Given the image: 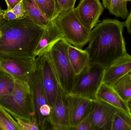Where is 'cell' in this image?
Here are the masks:
<instances>
[{
  "instance_id": "1",
  "label": "cell",
  "mask_w": 131,
  "mask_h": 130,
  "mask_svg": "<svg viewBox=\"0 0 131 130\" xmlns=\"http://www.w3.org/2000/svg\"><path fill=\"white\" fill-rule=\"evenodd\" d=\"M45 28L28 17L10 21L0 17V60L36 56Z\"/></svg>"
},
{
  "instance_id": "2",
  "label": "cell",
  "mask_w": 131,
  "mask_h": 130,
  "mask_svg": "<svg viewBox=\"0 0 131 130\" xmlns=\"http://www.w3.org/2000/svg\"><path fill=\"white\" fill-rule=\"evenodd\" d=\"M124 23L105 19L92 30L85 50L89 55V64L97 63L105 68L127 53L123 35Z\"/></svg>"
},
{
  "instance_id": "3",
  "label": "cell",
  "mask_w": 131,
  "mask_h": 130,
  "mask_svg": "<svg viewBox=\"0 0 131 130\" xmlns=\"http://www.w3.org/2000/svg\"><path fill=\"white\" fill-rule=\"evenodd\" d=\"M0 105L13 117L29 121L35 119L31 90L27 82L15 79L14 90L0 101Z\"/></svg>"
},
{
  "instance_id": "4",
  "label": "cell",
  "mask_w": 131,
  "mask_h": 130,
  "mask_svg": "<svg viewBox=\"0 0 131 130\" xmlns=\"http://www.w3.org/2000/svg\"><path fill=\"white\" fill-rule=\"evenodd\" d=\"M69 44L64 39H60L55 42L49 50L60 86L66 94L71 92L76 76L69 59Z\"/></svg>"
},
{
  "instance_id": "5",
  "label": "cell",
  "mask_w": 131,
  "mask_h": 130,
  "mask_svg": "<svg viewBox=\"0 0 131 130\" xmlns=\"http://www.w3.org/2000/svg\"><path fill=\"white\" fill-rule=\"evenodd\" d=\"M105 69L99 64H89L76 76L71 94L97 100L98 92L103 83Z\"/></svg>"
},
{
  "instance_id": "6",
  "label": "cell",
  "mask_w": 131,
  "mask_h": 130,
  "mask_svg": "<svg viewBox=\"0 0 131 130\" xmlns=\"http://www.w3.org/2000/svg\"><path fill=\"white\" fill-rule=\"evenodd\" d=\"M54 19L63 34V39L70 44L82 49L89 42L91 30L82 23L74 8L61 12Z\"/></svg>"
},
{
  "instance_id": "7",
  "label": "cell",
  "mask_w": 131,
  "mask_h": 130,
  "mask_svg": "<svg viewBox=\"0 0 131 130\" xmlns=\"http://www.w3.org/2000/svg\"><path fill=\"white\" fill-rule=\"evenodd\" d=\"M31 94L35 117L40 130L47 129L52 108L42 85L40 71L37 61L35 69L29 83Z\"/></svg>"
},
{
  "instance_id": "8",
  "label": "cell",
  "mask_w": 131,
  "mask_h": 130,
  "mask_svg": "<svg viewBox=\"0 0 131 130\" xmlns=\"http://www.w3.org/2000/svg\"><path fill=\"white\" fill-rule=\"evenodd\" d=\"M37 57L40 68L42 85L48 103L52 108L60 86L58 78L49 51Z\"/></svg>"
},
{
  "instance_id": "9",
  "label": "cell",
  "mask_w": 131,
  "mask_h": 130,
  "mask_svg": "<svg viewBox=\"0 0 131 130\" xmlns=\"http://www.w3.org/2000/svg\"><path fill=\"white\" fill-rule=\"evenodd\" d=\"M37 57L0 60V68L15 79L28 83L35 69Z\"/></svg>"
},
{
  "instance_id": "10",
  "label": "cell",
  "mask_w": 131,
  "mask_h": 130,
  "mask_svg": "<svg viewBox=\"0 0 131 130\" xmlns=\"http://www.w3.org/2000/svg\"><path fill=\"white\" fill-rule=\"evenodd\" d=\"M117 110L103 101H94L89 115L93 130H112V121Z\"/></svg>"
},
{
  "instance_id": "11",
  "label": "cell",
  "mask_w": 131,
  "mask_h": 130,
  "mask_svg": "<svg viewBox=\"0 0 131 130\" xmlns=\"http://www.w3.org/2000/svg\"><path fill=\"white\" fill-rule=\"evenodd\" d=\"M66 94L60 85L57 95L49 117V123L52 129L71 130L69 124Z\"/></svg>"
},
{
  "instance_id": "12",
  "label": "cell",
  "mask_w": 131,
  "mask_h": 130,
  "mask_svg": "<svg viewBox=\"0 0 131 130\" xmlns=\"http://www.w3.org/2000/svg\"><path fill=\"white\" fill-rule=\"evenodd\" d=\"M69 124L71 130L89 115L94 101L84 97L66 94Z\"/></svg>"
},
{
  "instance_id": "13",
  "label": "cell",
  "mask_w": 131,
  "mask_h": 130,
  "mask_svg": "<svg viewBox=\"0 0 131 130\" xmlns=\"http://www.w3.org/2000/svg\"><path fill=\"white\" fill-rule=\"evenodd\" d=\"M104 7L100 0H81L74 8L76 16L85 27L90 30L97 25Z\"/></svg>"
},
{
  "instance_id": "14",
  "label": "cell",
  "mask_w": 131,
  "mask_h": 130,
  "mask_svg": "<svg viewBox=\"0 0 131 130\" xmlns=\"http://www.w3.org/2000/svg\"><path fill=\"white\" fill-rule=\"evenodd\" d=\"M131 70V55L127 53L105 69L103 82L113 86L119 79L128 74Z\"/></svg>"
},
{
  "instance_id": "15",
  "label": "cell",
  "mask_w": 131,
  "mask_h": 130,
  "mask_svg": "<svg viewBox=\"0 0 131 130\" xmlns=\"http://www.w3.org/2000/svg\"><path fill=\"white\" fill-rule=\"evenodd\" d=\"M63 34L56 23L55 19L51 20L45 28L34 55L37 57L48 52L55 42L63 39Z\"/></svg>"
},
{
  "instance_id": "16",
  "label": "cell",
  "mask_w": 131,
  "mask_h": 130,
  "mask_svg": "<svg viewBox=\"0 0 131 130\" xmlns=\"http://www.w3.org/2000/svg\"><path fill=\"white\" fill-rule=\"evenodd\" d=\"M98 100L103 101L118 110L131 111L128 103L125 101L112 86L103 82L97 94Z\"/></svg>"
},
{
  "instance_id": "17",
  "label": "cell",
  "mask_w": 131,
  "mask_h": 130,
  "mask_svg": "<svg viewBox=\"0 0 131 130\" xmlns=\"http://www.w3.org/2000/svg\"><path fill=\"white\" fill-rule=\"evenodd\" d=\"M68 55L71 65L75 75L80 74L89 64V55L86 50L69 44Z\"/></svg>"
},
{
  "instance_id": "18",
  "label": "cell",
  "mask_w": 131,
  "mask_h": 130,
  "mask_svg": "<svg viewBox=\"0 0 131 130\" xmlns=\"http://www.w3.org/2000/svg\"><path fill=\"white\" fill-rule=\"evenodd\" d=\"M28 17L35 23L45 28L50 20L41 11L34 0H22Z\"/></svg>"
},
{
  "instance_id": "19",
  "label": "cell",
  "mask_w": 131,
  "mask_h": 130,
  "mask_svg": "<svg viewBox=\"0 0 131 130\" xmlns=\"http://www.w3.org/2000/svg\"><path fill=\"white\" fill-rule=\"evenodd\" d=\"M112 130H131V111L118 109L112 121Z\"/></svg>"
},
{
  "instance_id": "20",
  "label": "cell",
  "mask_w": 131,
  "mask_h": 130,
  "mask_svg": "<svg viewBox=\"0 0 131 130\" xmlns=\"http://www.w3.org/2000/svg\"><path fill=\"white\" fill-rule=\"evenodd\" d=\"M112 87L122 98L128 103L131 99V80L129 73L119 79Z\"/></svg>"
},
{
  "instance_id": "21",
  "label": "cell",
  "mask_w": 131,
  "mask_h": 130,
  "mask_svg": "<svg viewBox=\"0 0 131 130\" xmlns=\"http://www.w3.org/2000/svg\"><path fill=\"white\" fill-rule=\"evenodd\" d=\"M15 79L0 68V101L14 90Z\"/></svg>"
},
{
  "instance_id": "22",
  "label": "cell",
  "mask_w": 131,
  "mask_h": 130,
  "mask_svg": "<svg viewBox=\"0 0 131 130\" xmlns=\"http://www.w3.org/2000/svg\"><path fill=\"white\" fill-rule=\"evenodd\" d=\"M10 114L0 105V127L3 130H21Z\"/></svg>"
},
{
  "instance_id": "23",
  "label": "cell",
  "mask_w": 131,
  "mask_h": 130,
  "mask_svg": "<svg viewBox=\"0 0 131 130\" xmlns=\"http://www.w3.org/2000/svg\"><path fill=\"white\" fill-rule=\"evenodd\" d=\"M34 1L50 20L55 19L58 16L55 0H34Z\"/></svg>"
},
{
  "instance_id": "24",
  "label": "cell",
  "mask_w": 131,
  "mask_h": 130,
  "mask_svg": "<svg viewBox=\"0 0 131 130\" xmlns=\"http://www.w3.org/2000/svg\"><path fill=\"white\" fill-rule=\"evenodd\" d=\"M127 2L125 0H111L108 9L110 13L115 17L125 19L129 15L127 8Z\"/></svg>"
},
{
  "instance_id": "25",
  "label": "cell",
  "mask_w": 131,
  "mask_h": 130,
  "mask_svg": "<svg viewBox=\"0 0 131 130\" xmlns=\"http://www.w3.org/2000/svg\"><path fill=\"white\" fill-rule=\"evenodd\" d=\"M14 117L17 122L21 130H40L35 119L29 121L20 118Z\"/></svg>"
},
{
  "instance_id": "26",
  "label": "cell",
  "mask_w": 131,
  "mask_h": 130,
  "mask_svg": "<svg viewBox=\"0 0 131 130\" xmlns=\"http://www.w3.org/2000/svg\"><path fill=\"white\" fill-rule=\"evenodd\" d=\"M58 15L61 12L74 8L76 0H55Z\"/></svg>"
},
{
  "instance_id": "27",
  "label": "cell",
  "mask_w": 131,
  "mask_h": 130,
  "mask_svg": "<svg viewBox=\"0 0 131 130\" xmlns=\"http://www.w3.org/2000/svg\"><path fill=\"white\" fill-rule=\"evenodd\" d=\"M17 17V19H21L28 17L23 1L20 2L11 9Z\"/></svg>"
},
{
  "instance_id": "28",
  "label": "cell",
  "mask_w": 131,
  "mask_h": 130,
  "mask_svg": "<svg viewBox=\"0 0 131 130\" xmlns=\"http://www.w3.org/2000/svg\"><path fill=\"white\" fill-rule=\"evenodd\" d=\"M75 130H93L89 116L81 121L76 127Z\"/></svg>"
},
{
  "instance_id": "29",
  "label": "cell",
  "mask_w": 131,
  "mask_h": 130,
  "mask_svg": "<svg viewBox=\"0 0 131 130\" xmlns=\"http://www.w3.org/2000/svg\"><path fill=\"white\" fill-rule=\"evenodd\" d=\"M0 17L6 20L10 21L17 19V17L11 10L0 9Z\"/></svg>"
},
{
  "instance_id": "30",
  "label": "cell",
  "mask_w": 131,
  "mask_h": 130,
  "mask_svg": "<svg viewBox=\"0 0 131 130\" xmlns=\"http://www.w3.org/2000/svg\"><path fill=\"white\" fill-rule=\"evenodd\" d=\"M22 0H5L7 5V9L11 10L17 4Z\"/></svg>"
},
{
  "instance_id": "31",
  "label": "cell",
  "mask_w": 131,
  "mask_h": 130,
  "mask_svg": "<svg viewBox=\"0 0 131 130\" xmlns=\"http://www.w3.org/2000/svg\"><path fill=\"white\" fill-rule=\"evenodd\" d=\"M126 18V20L124 23V26L126 27L128 32L131 34V10Z\"/></svg>"
},
{
  "instance_id": "32",
  "label": "cell",
  "mask_w": 131,
  "mask_h": 130,
  "mask_svg": "<svg viewBox=\"0 0 131 130\" xmlns=\"http://www.w3.org/2000/svg\"><path fill=\"white\" fill-rule=\"evenodd\" d=\"M111 0H102L103 4L104 7L105 8L108 9L111 3Z\"/></svg>"
},
{
  "instance_id": "33",
  "label": "cell",
  "mask_w": 131,
  "mask_h": 130,
  "mask_svg": "<svg viewBox=\"0 0 131 130\" xmlns=\"http://www.w3.org/2000/svg\"><path fill=\"white\" fill-rule=\"evenodd\" d=\"M128 106H129V108H130V109L131 111V99L129 102L128 103Z\"/></svg>"
},
{
  "instance_id": "34",
  "label": "cell",
  "mask_w": 131,
  "mask_h": 130,
  "mask_svg": "<svg viewBox=\"0 0 131 130\" xmlns=\"http://www.w3.org/2000/svg\"><path fill=\"white\" fill-rule=\"evenodd\" d=\"M129 77H130V79L131 80V70L130 72L129 73Z\"/></svg>"
},
{
  "instance_id": "35",
  "label": "cell",
  "mask_w": 131,
  "mask_h": 130,
  "mask_svg": "<svg viewBox=\"0 0 131 130\" xmlns=\"http://www.w3.org/2000/svg\"><path fill=\"white\" fill-rule=\"evenodd\" d=\"M125 1H126V2H128V1H130L131 2V0H125Z\"/></svg>"
},
{
  "instance_id": "36",
  "label": "cell",
  "mask_w": 131,
  "mask_h": 130,
  "mask_svg": "<svg viewBox=\"0 0 131 130\" xmlns=\"http://www.w3.org/2000/svg\"><path fill=\"white\" fill-rule=\"evenodd\" d=\"M2 130V129H1V127H0V130Z\"/></svg>"
}]
</instances>
